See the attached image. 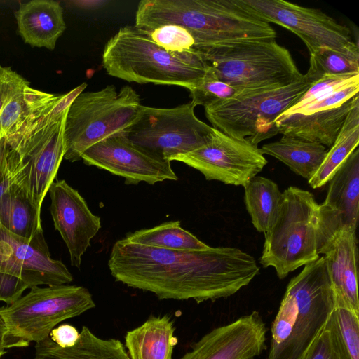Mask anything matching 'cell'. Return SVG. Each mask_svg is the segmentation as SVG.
I'll list each match as a JSON object with an SVG mask.
<instances>
[{
  "instance_id": "5bb4252c",
  "label": "cell",
  "mask_w": 359,
  "mask_h": 359,
  "mask_svg": "<svg viewBox=\"0 0 359 359\" xmlns=\"http://www.w3.org/2000/svg\"><path fill=\"white\" fill-rule=\"evenodd\" d=\"M172 161L198 170L207 180L243 187L267 163L258 147L229 137L214 128L205 144L177 155Z\"/></svg>"
},
{
  "instance_id": "d590c367",
  "label": "cell",
  "mask_w": 359,
  "mask_h": 359,
  "mask_svg": "<svg viewBox=\"0 0 359 359\" xmlns=\"http://www.w3.org/2000/svg\"><path fill=\"white\" fill-rule=\"evenodd\" d=\"M29 82L10 67L0 65V114L7 103Z\"/></svg>"
},
{
  "instance_id": "8992f818",
  "label": "cell",
  "mask_w": 359,
  "mask_h": 359,
  "mask_svg": "<svg viewBox=\"0 0 359 359\" xmlns=\"http://www.w3.org/2000/svg\"><path fill=\"white\" fill-rule=\"evenodd\" d=\"M359 74L325 75L276 120L278 133L331 147L359 104Z\"/></svg>"
},
{
  "instance_id": "2e32d148",
  "label": "cell",
  "mask_w": 359,
  "mask_h": 359,
  "mask_svg": "<svg viewBox=\"0 0 359 359\" xmlns=\"http://www.w3.org/2000/svg\"><path fill=\"white\" fill-rule=\"evenodd\" d=\"M87 165L120 176L126 184H149L177 180L170 161L163 160L132 143L125 135L106 138L87 149L81 156Z\"/></svg>"
},
{
  "instance_id": "74e56055",
  "label": "cell",
  "mask_w": 359,
  "mask_h": 359,
  "mask_svg": "<svg viewBox=\"0 0 359 359\" xmlns=\"http://www.w3.org/2000/svg\"><path fill=\"white\" fill-rule=\"evenodd\" d=\"M6 332V327L3 319L0 316V359L2 355L6 353L5 344H4V337Z\"/></svg>"
},
{
  "instance_id": "d4e9b609",
  "label": "cell",
  "mask_w": 359,
  "mask_h": 359,
  "mask_svg": "<svg viewBox=\"0 0 359 359\" xmlns=\"http://www.w3.org/2000/svg\"><path fill=\"white\" fill-rule=\"evenodd\" d=\"M0 221L6 229L25 238H31L42 230L41 212L16 182L0 196Z\"/></svg>"
},
{
  "instance_id": "44dd1931",
  "label": "cell",
  "mask_w": 359,
  "mask_h": 359,
  "mask_svg": "<svg viewBox=\"0 0 359 359\" xmlns=\"http://www.w3.org/2000/svg\"><path fill=\"white\" fill-rule=\"evenodd\" d=\"M15 18L20 35L32 47L53 50L66 29L63 9L56 1L33 0L21 4Z\"/></svg>"
},
{
  "instance_id": "d6986e66",
  "label": "cell",
  "mask_w": 359,
  "mask_h": 359,
  "mask_svg": "<svg viewBox=\"0 0 359 359\" xmlns=\"http://www.w3.org/2000/svg\"><path fill=\"white\" fill-rule=\"evenodd\" d=\"M266 327L259 312L216 327L181 359H253L266 348Z\"/></svg>"
},
{
  "instance_id": "cb8c5ba5",
  "label": "cell",
  "mask_w": 359,
  "mask_h": 359,
  "mask_svg": "<svg viewBox=\"0 0 359 359\" xmlns=\"http://www.w3.org/2000/svg\"><path fill=\"white\" fill-rule=\"evenodd\" d=\"M260 149L263 154L275 157L307 180L318 170L327 152L321 144L290 135H283Z\"/></svg>"
},
{
  "instance_id": "836d02e7",
  "label": "cell",
  "mask_w": 359,
  "mask_h": 359,
  "mask_svg": "<svg viewBox=\"0 0 359 359\" xmlns=\"http://www.w3.org/2000/svg\"><path fill=\"white\" fill-rule=\"evenodd\" d=\"M303 359H348L339 344L330 318L309 347Z\"/></svg>"
},
{
  "instance_id": "ba28073f",
  "label": "cell",
  "mask_w": 359,
  "mask_h": 359,
  "mask_svg": "<svg viewBox=\"0 0 359 359\" xmlns=\"http://www.w3.org/2000/svg\"><path fill=\"white\" fill-rule=\"evenodd\" d=\"M197 52L218 79L241 89L284 86L304 76L289 50L276 40L228 43Z\"/></svg>"
},
{
  "instance_id": "4dcf8cb0",
  "label": "cell",
  "mask_w": 359,
  "mask_h": 359,
  "mask_svg": "<svg viewBox=\"0 0 359 359\" xmlns=\"http://www.w3.org/2000/svg\"><path fill=\"white\" fill-rule=\"evenodd\" d=\"M259 89H241L229 85L218 79L210 67L202 80L189 92L191 103L194 107L201 105L205 107Z\"/></svg>"
},
{
  "instance_id": "7402d4cb",
  "label": "cell",
  "mask_w": 359,
  "mask_h": 359,
  "mask_svg": "<svg viewBox=\"0 0 359 359\" xmlns=\"http://www.w3.org/2000/svg\"><path fill=\"white\" fill-rule=\"evenodd\" d=\"M175 330L170 316H151L143 324L126 332L125 346L129 358L172 359L177 344Z\"/></svg>"
},
{
  "instance_id": "4fadbf2b",
  "label": "cell",
  "mask_w": 359,
  "mask_h": 359,
  "mask_svg": "<svg viewBox=\"0 0 359 359\" xmlns=\"http://www.w3.org/2000/svg\"><path fill=\"white\" fill-rule=\"evenodd\" d=\"M194 107L191 102L172 108L142 105L126 136L138 147L171 162L175 156L202 147L213 130L196 117Z\"/></svg>"
},
{
  "instance_id": "5b68a950",
  "label": "cell",
  "mask_w": 359,
  "mask_h": 359,
  "mask_svg": "<svg viewBox=\"0 0 359 359\" xmlns=\"http://www.w3.org/2000/svg\"><path fill=\"white\" fill-rule=\"evenodd\" d=\"M86 86L83 83L67 93L58 95L53 103L5 140L19 156L20 172L15 182L24 189L39 212L64 158V128L69 107Z\"/></svg>"
},
{
  "instance_id": "ac0fdd59",
  "label": "cell",
  "mask_w": 359,
  "mask_h": 359,
  "mask_svg": "<svg viewBox=\"0 0 359 359\" xmlns=\"http://www.w3.org/2000/svg\"><path fill=\"white\" fill-rule=\"evenodd\" d=\"M48 191L55 229L67 247L72 266L79 269L83 255L101 228L100 217L93 214L79 191L65 180L54 181Z\"/></svg>"
},
{
  "instance_id": "277c9868",
  "label": "cell",
  "mask_w": 359,
  "mask_h": 359,
  "mask_svg": "<svg viewBox=\"0 0 359 359\" xmlns=\"http://www.w3.org/2000/svg\"><path fill=\"white\" fill-rule=\"evenodd\" d=\"M102 65L114 77L138 83L194 88L210 67L196 51L172 53L156 44L149 31L127 25L109 39Z\"/></svg>"
},
{
  "instance_id": "f35d334b",
  "label": "cell",
  "mask_w": 359,
  "mask_h": 359,
  "mask_svg": "<svg viewBox=\"0 0 359 359\" xmlns=\"http://www.w3.org/2000/svg\"><path fill=\"white\" fill-rule=\"evenodd\" d=\"M1 221H0V229H1Z\"/></svg>"
},
{
  "instance_id": "30bf717a",
  "label": "cell",
  "mask_w": 359,
  "mask_h": 359,
  "mask_svg": "<svg viewBox=\"0 0 359 359\" xmlns=\"http://www.w3.org/2000/svg\"><path fill=\"white\" fill-rule=\"evenodd\" d=\"M313 82L304 74L291 84L247 92L205 108L213 128L257 147L278 134L275 120L293 105Z\"/></svg>"
},
{
  "instance_id": "9a60e30c",
  "label": "cell",
  "mask_w": 359,
  "mask_h": 359,
  "mask_svg": "<svg viewBox=\"0 0 359 359\" xmlns=\"http://www.w3.org/2000/svg\"><path fill=\"white\" fill-rule=\"evenodd\" d=\"M265 22L280 25L297 35L310 54L321 48L344 50L356 44L350 29L322 11L283 0H243Z\"/></svg>"
},
{
  "instance_id": "484cf974",
  "label": "cell",
  "mask_w": 359,
  "mask_h": 359,
  "mask_svg": "<svg viewBox=\"0 0 359 359\" xmlns=\"http://www.w3.org/2000/svg\"><path fill=\"white\" fill-rule=\"evenodd\" d=\"M244 201L257 231L266 233L274 223L280 207L283 193L271 180L255 176L243 187Z\"/></svg>"
},
{
  "instance_id": "8d00e7d4",
  "label": "cell",
  "mask_w": 359,
  "mask_h": 359,
  "mask_svg": "<svg viewBox=\"0 0 359 359\" xmlns=\"http://www.w3.org/2000/svg\"><path fill=\"white\" fill-rule=\"evenodd\" d=\"M49 337L57 346L62 348H67L76 344L79 333L73 325L62 324L56 328H53L50 332Z\"/></svg>"
},
{
  "instance_id": "83f0119b",
  "label": "cell",
  "mask_w": 359,
  "mask_h": 359,
  "mask_svg": "<svg viewBox=\"0 0 359 359\" xmlns=\"http://www.w3.org/2000/svg\"><path fill=\"white\" fill-rule=\"evenodd\" d=\"M359 143V104L347 116L336 140L327 151L318 170L308 180L313 189L327 183L349 156L358 148Z\"/></svg>"
},
{
  "instance_id": "52a82bcc",
  "label": "cell",
  "mask_w": 359,
  "mask_h": 359,
  "mask_svg": "<svg viewBox=\"0 0 359 359\" xmlns=\"http://www.w3.org/2000/svg\"><path fill=\"white\" fill-rule=\"evenodd\" d=\"M142 104L130 86L119 91L107 85L96 91L82 92L69 107L65 123L64 158L71 162L93 144L110 137L126 135L138 118Z\"/></svg>"
},
{
  "instance_id": "7a4b0ae2",
  "label": "cell",
  "mask_w": 359,
  "mask_h": 359,
  "mask_svg": "<svg viewBox=\"0 0 359 359\" xmlns=\"http://www.w3.org/2000/svg\"><path fill=\"white\" fill-rule=\"evenodd\" d=\"M137 19L143 29L178 25L191 33L195 50L251 41L276 40L269 23L243 0H143Z\"/></svg>"
},
{
  "instance_id": "e575fe53",
  "label": "cell",
  "mask_w": 359,
  "mask_h": 359,
  "mask_svg": "<svg viewBox=\"0 0 359 359\" xmlns=\"http://www.w3.org/2000/svg\"><path fill=\"white\" fill-rule=\"evenodd\" d=\"M20 172L19 156L4 139H0V196L16 182Z\"/></svg>"
},
{
  "instance_id": "7c38bea8",
  "label": "cell",
  "mask_w": 359,
  "mask_h": 359,
  "mask_svg": "<svg viewBox=\"0 0 359 359\" xmlns=\"http://www.w3.org/2000/svg\"><path fill=\"white\" fill-rule=\"evenodd\" d=\"M73 276L51 257L43 230L25 238L0 229V301L8 305L25 290L41 285H66Z\"/></svg>"
},
{
  "instance_id": "603a6c76",
  "label": "cell",
  "mask_w": 359,
  "mask_h": 359,
  "mask_svg": "<svg viewBox=\"0 0 359 359\" xmlns=\"http://www.w3.org/2000/svg\"><path fill=\"white\" fill-rule=\"evenodd\" d=\"M34 359H130L123 344L116 339H103L83 326L76 344L57 346L48 337L35 344Z\"/></svg>"
},
{
  "instance_id": "8fae6325",
  "label": "cell",
  "mask_w": 359,
  "mask_h": 359,
  "mask_svg": "<svg viewBox=\"0 0 359 359\" xmlns=\"http://www.w3.org/2000/svg\"><path fill=\"white\" fill-rule=\"evenodd\" d=\"M310 191L290 186L283 192L278 216L264 233L259 263L272 266L280 279L318 259L316 212L318 206Z\"/></svg>"
},
{
  "instance_id": "ffe728a7",
  "label": "cell",
  "mask_w": 359,
  "mask_h": 359,
  "mask_svg": "<svg viewBox=\"0 0 359 359\" xmlns=\"http://www.w3.org/2000/svg\"><path fill=\"white\" fill-rule=\"evenodd\" d=\"M356 230L340 231L324 249L336 306L359 315L358 293V249Z\"/></svg>"
},
{
  "instance_id": "d6a6232c",
  "label": "cell",
  "mask_w": 359,
  "mask_h": 359,
  "mask_svg": "<svg viewBox=\"0 0 359 359\" xmlns=\"http://www.w3.org/2000/svg\"><path fill=\"white\" fill-rule=\"evenodd\" d=\"M151 39L160 47L172 53L196 51L191 33L178 25H165L147 30Z\"/></svg>"
},
{
  "instance_id": "e0dca14e",
  "label": "cell",
  "mask_w": 359,
  "mask_h": 359,
  "mask_svg": "<svg viewBox=\"0 0 359 359\" xmlns=\"http://www.w3.org/2000/svg\"><path fill=\"white\" fill-rule=\"evenodd\" d=\"M316 212L317 252L322 254L340 231L356 230L359 217V150L357 148L328 182Z\"/></svg>"
},
{
  "instance_id": "4316f807",
  "label": "cell",
  "mask_w": 359,
  "mask_h": 359,
  "mask_svg": "<svg viewBox=\"0 0 359 359\" xmlns=\"http://www.w3.org/2000/svg\"><path fill=\"white\" fill-rule=\"evenodd\" d=\"M57 97L58 95L36 90L29 86L22 88L0 114V139L7 140L15 135Z\"/></svg>"
},
{
  "instance_id": "f1b7e54d",
  "label": "cell",
  "mask_w": 359,
  "mask_h": 359,
  "mask_svg": "<svg viewBox=\"0 0 359 359\" xmlns=\"http://www.w3.org/2000/svg\"><path fill=\"white\" fill-rule=\"evenodd\" d=\"M125 238L132 243L175 250H198L209 247L184 229L178 220L130 233Z\"/></svg>"
},
{
  "instance_id": "f546056e",
  "label": "cell",
  "mask_w": 359,
  "mask_h": 359,
  "mask_svg": "<svg viewBox=\"0 0 359 359\" xmlns=\"http://www.w3.org/2000/svg\"><path fill=\"white\" fill-rule=\"evenodd\" d=\"M359 74L358 44L344 49L321 48L310 54L309 67L306 75L313 83L325 75Z\"/></svg>"
},
{
  "instance_id": "9c48e42d",
  "label": "cell",
  "mask_w": 359,
  "mask_h": 359,
  "mask_svg": "<svg viewBox=\"0 0 359 359\" xmlns=\"http://www.w3.org/2000/svg\"><path fill=\"white\" fill-rule=\"evenodd\" d=\"M95 306L82 286L60 285L33 287L25 295L0 308L6 327L5 348H23L48 338L60 322Z\"/></svg>"
},
{
  "instance_id": "6da1fadb",
  "label": "cell",
  "mask_w": 359,
  "mask_h": 359,
  "mask_svg": "<svg viewBox=\"0 0 359 359\" xmlns=\"http://www.w3.org/2000/svg\"><path fill=\"white\" fill-rule=\"evenodd\" d=\"M108 266L114 279L159 299L197 303L230 297L259 273L253 257L231 247L175 250L132 243L112 246Z\"/></svg>"
},
{
  "instance_id": "1f68e13d",
  "label": "cell",
  "mask_w": 359,
  "mask_h": 359,
  "mask_svg": "<svg viewBox=\"0 0 359 359\" xmlns=\"http://www.w3.org/2000/svg\"><path fill=\"white\" fill-rule=\"evenodd\" d=\"M330 318L348 359H359V315L348 309L336 306Z\"/></svg>"
},
{
  "instance_id": "3957f363",
  "label": "cell",
  "mask_w": 359,
  "mask_h": 359,
  "mask_svg": "<svg viewBox=\"0 0 359 359\" xmlns=\"http://www.w3.org/2000/svg\"><path fill=\"white\" fill-rule=\"evenodd\" d=\"M335 307L323 255L305 264L289 282L271 325L267 359H303Z\"/></svg>"
}]
</instances>
